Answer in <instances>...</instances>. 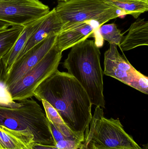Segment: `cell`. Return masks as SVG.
Segmentation results:
<instances>
[{
    "instance_id": "cell-1",
    "label": "cell",
    "mask_w": 148,
    "mask_h": 149,
    "mask_svg": "<svg viewBox=\"0 0 148 149\" xmlns=\"http://www.w3.org/2000/svg\"><path fill=\"white\" fill-rule=\"evenodd\" d=\"M34 96L48 102L72 131L84 136L92 119L93 105L74 77L56 70L37 87Z\"/></svg>"
},
{
    "instance_id": "cell-2",
    "label": "cell",
    "mask_w": 148,
    "mask_h": 149,
    "mask_svg": "<svg viewBox=\"0 0 148 149\" xmlns=\"http://www.w3.org/2000/svg\"><path fill=\"white\" fill-rule=\"evenodd\" d=\"M63 64L85 89L92 105L105 108L101 52L95 41L87 39L74 45Z\"/></svg>"
},
{
    "instance_id": "cell-3",
    "label": "cell",
    "mask_w": 148,
    "mask_h": 149,
    "mask_svg": "<svg viewBox=\"0 0 148 149\" xmlns=\"http://www.w3.org/2000/svg\"><path fill=\"white\" fill-rule=\"evenodd\" d=\"M18 102L15 107L0 106V124L33 135L37 144L54 146L49 122L40 105L33 99Z\"/></svg>"
},
{
    "instance_id": "cell-4",
    "label": "cell",
    "mask_w": 148,
    "mask_h": 149,
    "mask_svg": "<svg viewBox=\"0 0 148 149\" xmlns=\"http://www.w3.org/2000/svg\"><path fill=\"white\" fill-rule=\"evenodd\" d=\"M79 149H143L124 130L119 119H107L96 107Z\"/></svg>"
},
{
    "instance_id": "cell-5",
    "label": "cell",
    "mask_w": 148,
    "mask_h": 149,
    "mask_svg": "<svg viewBox=\"0 0 148 149\" xmlns=\"http://www.w3.org/2000/svg\"><path fill=\"white\" fill-rule=\"evenodd\" d=\"M55 8L62 22V30L76 24L89 21L97 22L102 25L120 17L119 10L103 0L60 1Z\"/></svg>"
},
{
    "instance_id": "cell-6",
    "label": "cell",
    "mask_w": 148,
    "mask_h": 149,
    "mask_svg": "<svg viewBox=\"0 0 148 149\" xmlns=\"http://www.w3.org/2000/svg\"><path fill=\"white\" fill-rule=\"evenodd\" d=\"M62 53L55 44L40 62L8 88L12 100L19 101L34 96L37 87L58 70Z\"/></svg>"
},
{
    "instance_id": "cell-7",
    "label": "cell",
    "mask_w": 148,
    "mask_h": 149,
    "mask_svg": "<svg viewBox=\"0 0 148 149\" xmlns=\"http://www.w3.org/2000/svg\"><path fill=\"white\" fill-rule=\"evenodd\" d=\"M50 11L49 7L40 0L0 1V20L10 23L12 26H25Z\"/></svg>"
},
{
    "instance_id": "cell-8",
    "label": "cell",
    "mask_w": 148,
    "mask_h": 149,
    "mask_svg": "<svg viewBox=\"0 0 148 149\" xmlns=\"http://www.w3.org/2000/svg\"><path fill=\"white\" fill-rule=\"evenodd\" d=\"M57 34L52 33L17 58L7 72L5 85L7 88L14 84L43 58L55 45Z\"/></svg>"
},
{
    "instance_id": "cell-9",
    "label": "cell",
    "mask_w": 148,
    "mask_h": 149,
    "mask_svg": "<svg viewBox=\"0 0 148 149\" xmlns=\"http://www.w3.org/2000/svg\"><path fill=\"white\" fill-rule=\"evenodd\" d=\"M115 44L109 45L104 53L103 74L132 87L141 72L132 66L124 54L121 55Z\"/></svg>"
},
{
    "instance_id": "cell-10",
    "label": "cell",
    "mask_w": 148,
    "mask_h": 149,
    "mask_svg": "<svg viewBox=\"0 0 148 149\" xmlns=\"http://www.w3.org/2000/svg\"><path fill=\"white\" fill-rule=\"evenodd\" d=\"M101 26L97 22L89 21L63 29L56 36V46L63 52L88 38L95 37V33Z\"/></svg>"
},
{
    "instance_id": "cell-11",
    "label": "cell",
    "mask_w": 148,
    "mask_h": 149,
    "mask_svg": "<svg viewBox=\"0 0 148 149\" xmlns=\"http://www.w3.org/2000/svg\"><path fill=\"white\" fill-rule=\"evenodd\" d=\"M62 28V22L57 15L55 8H54L45 16L39 27L28 40L17 58L23 56L30 49L41 42L51 33L58 34L61 31Z\"/></svg>"
},
{
    "instance_id": "cell-12",
    "label": "cell",
    "mask_w": 148,
    "mask_h": 149,
    "mask_svg": "<svg viewBox=\"0 0 148 149\" xmlns=\"http://www.w3.org/2000/svg\"><path fill=\"white\" fill-rule=\"evenodd\" d=\"M35 143L33 135L0 124V149H31Z\"/></svg>"
},
{
    "instance_id": "cell-13",
    "label": "cell",
    "mask_w": 148,
    "mask_h": 149,
    "mask_svg": "<svg viewBox=\"0 0 148 149\" xmlns=\"http://www.w3.org/2000/svg\"><path fill=\"white\" fill-rule=\"evenodd\" d=\"M129 32L120 44L122 52L127 51L136 47L148 45V22L140 19L133 23Z\"/></svg>"
},
{
    "instance_id": "cell-14",
    "label": "cell",
    "mask_w": 148,
    "mask_h": 149,
    "mask_svg": "<svg viewBox=\"0 0 148 149\" xmlns=\"http://www.w3.org/2000/svg\"><path fill=\"white\" fill-rule=\"evenodd\" d=\"M45 16L24 26L23 30L12 49L2 59L8 71L20 56L28 40L39 27Z\"/></svg>"
},
{
    "instance_id": "cell-15",
    "label": "cell",
    "mask_w": 148,
    "mask_h": 149,
    "mask_svg": "<svg viewBox=\"0 0 148 149\" xmlns=\"http://www.w3.org/2000/svg\"><path fill=\"white\" fill-rule=\"evenodd\" d=\"M45 114L48 120L55 126L67 139L83 141L84 136L72 131L67 127L56 109L47 101L42 100Z\"/></svg>"
},
{
    "instance_id": "cell-16",
    "label": "cell",
    "mask_w": 148,
    "mask_h": 149,
    "mask_svg": "<svg viewBox=\"0 0 148 149\" xmlns=\"http://www.w3.org/2000/svg\"><path fill=\"white\" fill-rule=\"evenodd\" d=\"M125 15L137 18L148 10V1L146 0H103Z\"/></svg>"
},
{
    "instance_id": "cell-17",
    "label": "cell",
    "mask_w": 148,
    "mask_h": 149,
    "mask_svg": "<svg viewBox=\"0 0 148 149\" xmlns=\"http://www.w3.org/2000/svg\"><path fill=\"white\" fill-rule=\"evenodd\" d=\"M24 27L22 25H15L0 31V61L12 49Z\"/></svg>"
},
{
    "instance_id": "cell-18",
    "label": "cell",
    "mask_w": 148,
    "mask_h": 149,
    "mask_svg": "<svg viewBox=\"0 0 148 149\" xmlns=\"http://www.w3.org/2000/svg\"><path fill=\"white\" fill-rule=\"evenodd\" d=\"M98 31L103 40L108 41L109 44L116 45L118 47L124 38L123 34L114 23L103 24L100 26Z\"/></svg>"
},
{
    "instance_id": "cell-19",
    "label": "cell",
    "mask_w": 148,
    "mask_h": 149,
    "mask_svg": "<svg viewBox=\"0 0 148 149\" xmlns=\"http://www.w3.org/2000/svg\"><path fill=\"white\" fill-rule=\"evenodd\" d=\"M82 143L79 140L65 139L56 143L54 146L60 149H79Z\"/></svg>"
},
{
    "instance_id": "cell-20",
    "label": "cell",
    "mask_w": 148,
    "mask_h": 149,
    "mask_svg": "<svg viewBox=\"0 0 148 149\" xmlns=\"http://www.w3.org/2000/svg\"><path fill=\"white\" fill-rule=\"evenodd\" d=\"M49 125L51 134L54 142V144L57 142L65 140V139H68L52 123L49 122Z\"/></svg>"
},
{
    "instance_id": "cell-21",
    "label": "cell",
    "mask_w": 148,
    "mask_h": 149,
    "mask_svg": "<svg viewBox=\"0 0 148 149\" xmlns=\"http://www.w3.org/2000/svg\"><path fill=\"white\" fill-rule=\"evenodd\" d=\"M7 72L8 71L7 69L1 60L0 61V83H3L5 84Z\"/></svg>"
},
{
    "instance_id": "cell-22",
    "label": "cell",
    "mask_w": 148,
    "mask_h": 149,
    "mask_svg": "<svg viewBox=\"0 0 148 149\" xmlns=\"http://www.w3.org/2000/svg\"><path fill=\"white\" fill-rule=\"evenodd\" d=\"M31 149H60L55 146H47L34 143L31 147Z\"/></svg>"
},
{
    "instance_id": "cell-23",
    "label": "cell",
    "mask_w": 148,
    "mask_h": 149,
    "mask_svg": "<svg viewBox=\"0 0 148 149\" xmlns=\"http://www.w3.org/2000/svg\"><path fill=\"white\" fill-rule=\"evenodd\" d=\"M12 24L10 23L0 20V31L8 29L10 26H12Z\"/></svg>"
},
{
    "instance_id": "cell-24",
    "label": "cell",
    "mask_w": 148,
    "mask_h": 149,
    "mask_svg": "<svg viewBox=\"0 0 148 149\" xmlns=\"http://www.w3.org/2000/svg\"><path fill=\"white\" fill-rule=\"evenodd\" d=\"M58 1L61 2H66L67 1H69V0H58Z\"/></svg>"
},
{
    "instance_id": "cell-25",
    "label": "cell",
    "mask_w": 148,
    "mask_h": 149,
    "mask_svg": "<svg viewBox=\"0 0 148 149\" xmlns=\"http://www.w3.org/2000/svg\"><path fill=\"white\" fill-rule=\"evenodd\" d=\"M3 1V0H0V1Z\"/></svg>"
},
{
    "instance_id": "cell-26",
    "label": "cell",
    "mask_w": 148,
    "mask_h": 149,
    "mask_svg": "<svg viewBox=\"0 0 148 149\" xmlns=\"http://www.w3.org/2000/svg\"><path fill=\"white\" fill-rule=\"evenodd\" d=\"M146 1H148V0H146Z\"/></svg>"
}]
</instances>
